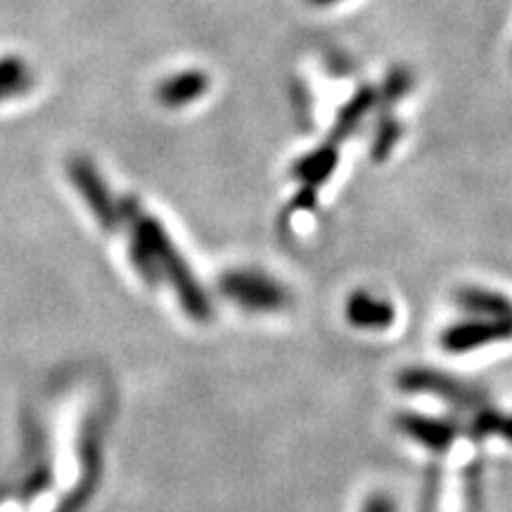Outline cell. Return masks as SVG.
Instances as JSON below:
<instances>
[{
  "instance_id": "52a82bcc",
  "label": "cell",
  "mask_w": 512,
  "mask_h": 512,
  "mask_svg": "<svg viewBox=\"0 0 512 512\" xmlns=\"http://www.w3.org/2000/svg\"><path fill=\"white\" fill-rule=\"evenodd\" d=\"M347 320L354 328L366 332L389 330L396 320V309L387 299L375 297V294L358 290L347 299Z\"/></svg>"
},
{
  "instance_id": "2e32d148",
  "label": "cell",
  "mask_w": 512,
  "mask_h": 512,
  "mask_svg": "<svg viewBox=\"0 0 512 512\" xmlns=\"http://www.w3.org/2000/svg\"><path fill=\"white\" fill-rule=\"evenodd\" d=\"M361 512H396V503L387 494H373L363 503Z\"/></svg>"
},
{
  "instance_id": "277c9868",
  "label": "cell",
  "mask_w": 512,
  "mask_h": 512,
  "mask_svg": "<svg viewBox=\"0 0 512 512\" xmlns=\"http://www.w3.org/2000/svg\"><path fill=\"white\" fill-rule=\"evenodd\" d=\"M67 174L76 185V190L81 192V197L86 200L88 209L93 211V216L102 223L105 230H114L119 226V204L112 200L110 188L102 181L98 169L83 157H72L67 164Z\"/></svg>"
},
{
  "instance_id": "5bb4252c",
  "label": "cell",
  "mask_w": 512,
  "mask_h": 512,
  "mask_svg": "<svg viewBox=\"0 0 512 512\" xmlns=\"http://www.w3.org/2000/svg\"><path fill=\"white\" fill-rule=\"evenodd\" d=\"M401 131H403L401 121H396L394 117H389V114H384L380 124H377V133L373 138V159H377V162L387 159L389 152L399 145Z\"/></svg>"
},
{
  "instance_id": "ba28073f",
  "label": "cell",
  "mask_w": 512,
  "mask_h": 512,
  "mask_svg": "<svg viewBox=\"0 0 512 512\" xmlns=\"http://www.w3.org/2000/svg\"><path fill=\"white\" fill-rule=\"evenodd\" d=\"M209 91V76L200 69H185L169 79H164L157 88V100L164 107H188Z\"/></svg>"
},
{
  "instance_id": "4fadbf2b",
  "label": "cell",
  "mask_w": 512,
  "mask_h": 512,
  "mask_svg": "<svg viewBox=\"0 0 512 512\" xmlns=\"http://www.w3.org/2000/svg\"><path fill=\"white\" fill-rule=\"evenodd\" d=\"M472 434L479 439L496 437L512 444V415L496 411V408H486L484 403L472 411Z\"/></svg>"
},
{
  "instance_id": "6da1fadb",
  "label": "cell",
  "mask_w": 512,
  "mask_h": 512,
  "mask_svg": "<svg viewBox=\"0 0 512 512\" xmlns=\"http://www.w3.org/2000/svg\"><path fill=\"white\" fill-rule=\"evenodd\" d=\"M119 214L131 219L133 240H138L140 245L152 254V259L157 261L159 275H166V278L171 280L185 313H188L190 318H195L197 323L209 320L211 304L207 294H204L195 273H192L188 264L183 261V256L178 254L176 245L171 242L169 235H166L162 223L152 219V216H145L143 211H140L138 200H133V197H124V200L119 202Z\"/></svg>"
},
{
  "instance_id": "3957f363",
  "label": "cell",
  "mask_w": 512,
  "mask_h": 512,
  "mask_svg": "<svg viewBox=\"0 0 512 512\" xmlns=\"http://www.w3.org/2000/svg\"><path fill=\"white\" fill-rule=\"evenodd\" d=\"M512 339L510 318H470L444 330L441 347L448 354H470Z\"/></svg>"
},
{
  "instance_id": "8992f818",
  "label": "cell",
  "mask_w": 512,
  "mask_h": 512,
  "mask_svg": "<svg viewBox=\"0 0 512 512\" xmlns=\"http://www.w3.org/2000/svg\"><path fill=\"white\" fill-rule=\"evenodd\" d=\"M396 430L427 451L444 453L456 441L458 425L448 418H432L422 413H401L396 415Z\"/></svg>"
},
{
  "instance_id": "7c38bea8",
  "label": "cell",
  "mask_w": 512,
  "mask_h": 512,
  "mask_svg": "<svg viewBox=\"0 0 512 512\" xmlns=\"http://www.w3.org/2000/svg\"><path fill=\"white\" fill-rule=\"evenodd\" d=\"M34 88V74L19 57H3L0 60V102L22 98Z\"/></svg>"
},
{
  "instance_id": "e0dca14e",
  "label": "cell",
  "mask_w": 512,
  "mask_h": 512,
  "mask_svg": "<svg viewBox=\"0 0 512 512\" xmlns=\"http://www.w3.org/2000/svg\"><path fill=\"white\" fill-rule=\"evenodd\" d=\"M311 5H318V8H328V5H337L342 3V0H309Z\"/></svg>"
},
{
  "instance_id": "8fae6325",
  "label": "cell",
  "mask_w": 512,
  "mask_h": 512,
  "mask_svg": "<svg viewBox=\"0 0 512 512\" xmlns=\"http://www.w3.org/2000/svg\"><path fill=\"white\" fill-rule=\"evenodd\" d=\"M375 105H377V91H375V88H370V86L358 88V91L354 93V98H351L347 105L339 110L335 128H332V138H335V140L349 138L351 133H354L358 128V124H361V121L368 117L370 110H373Z\"/></svg>"
},
{
  "instance_id": "7a4b0ae2",
  "label": "cell",
  "mask_w": 512,
  "mask_h": 512,
  "mask_svg": "<svg viewBox=\"0 0 512 512\" xmlns=\"http://www.w3.org/2000/svg\"><path fill=\"white\" fill-rule=\"evenodd\" d=\"M221 292L235 306L249 313H278L290 306V292L271 275L252 271H230L221 278Z\"/></svg>"
},
{
  "instance_id": "5b68a950",
  "label": "cell",
  "mask_w": 512,
  "mask_h": 512,
  "mask_svg": "<svg viewBox=\"0 0 512 512\" xmlns=\"http://www.w3.org/2000/svg\"><path fill=\"white\" fill-rule=\"evenodd\" d=\"M399 384L406 392H420V394H434L437 399L451 403L456 408H470L475 411L477 406H482V396H479L477 387L472 384L460 382L458 377L434 373V370H406L399 377Z\"/></svg>"
},
{
  "instance_id": "9a60e30c",
  "label": "cell",
  "mask_w": 512,
  "mask_h": 512,
  "mask_svg": "<svg viewBox=\"0 0 512 512\" xmlns=\"http://www.w3.org/2000/svg\"><path fill=\"white\" fill-rule=\"evenodd\" d=\"M413 88V76L406 69H394L382 83V91L377 93V102H382L384 107H392L396 102L406 98Z\"/></svg>"
},
{
  "instance_id": "30bf717a",
  "label": "cell",
  "mask_w": 512,
  "mask_h": 512,
  "mask_svg": "<svg viewBox=\"0 0 512 512\" xmlns=\"http://www.w3.org/2000/svg\"><path fill=\"white\" fill-rule=\"evenodd\" d=\"M456 302L472 318H510L512 299L501 292L486 290V287H463L456 292Z\"/></svg>"
},
{
  "instance_id": "9c48e42d",
  "label": "cell",
  "mask_w": 512,
  "mask_h": 512,
  "mask_svg": "<svg viewBox=\"0 0 512 512\" xmlns=\"http://www.w3.org/2000/svg\"><path fill=\"white\" fill-rule=\"evenodd\" d=\"M337 164H339L337 147L332 143L320 145L316 150H311L309 155L299 157L297 162H294L292 176L297 178L304 188L316 190L318 185H323L332 174H335Z\"/></svg>"
}]
</instances>
